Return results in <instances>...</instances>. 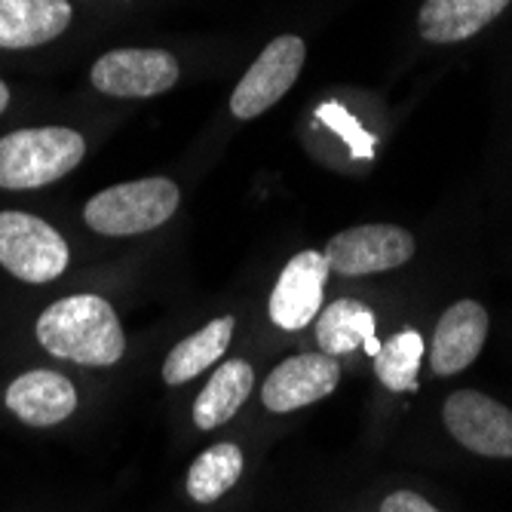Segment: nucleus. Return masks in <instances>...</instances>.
Wrapping results in <instances>:
<instances>
[{
    "instance_id": "nucleus-10",
    "label": "nucleus",
    "mask_w": 512,
    "mask_h": 512,
    "mask_svg": "<svg viewBox=\"0 0 512 512\" xmlns=\"http://www.w3.org/2000/svg\"><path fill=\"white\" fill-rule=\"evenodd\" d=\"M325 283H329V261L322 252H298L279 273L270 292L267 313L273 325L286 332H298L310 325L322 307Z\"/></svg>"
},
{
    "instance_id": "nucleus-17",
    "label": "nucleus",
    "mask_w": 512,
    "mask_h": 512,
    "mask_svg": "<svg viewBox=\"0 0 512 512\" xmlns=\"http://www.w3.org/2000/svg\"><path fill=\"white\" fill-rule=\"evenodd\" d=\"M375 338V313L356 298H341L329 307H322L316 322L319 350L329 356H347L359 350L365 341Z\"/></svg>"
},
{
    "instance_id": "nucleus-8",
    "label": "nucleus",
    "mask_w": 512,
    "mask_h": 512,
    "mask_svg": "<svg viewBox=\"0 0 512 512\" xmlns=\"http://www.w3.org/2000/svg\"><path fill=\"white\" fill-rule=\"evenodd\" d=\"M442 417L448 433L473 454L512 457V411L497 399L476 390H457L448 396Z\"/></svg>"
},
{
    "instance_id": "nucleus-16",
    "label": "nucleus",
    "mask_w": 512,
    "mask_h": 512,
    "mask_svg": "<svg viewBox=\"0 0 512 512\" xmlns=\"http://www.w3.org/2000/svg\"><path fill=\"white\" fill-rule=\"evenodd\" d=\"M234 325H237L234 316H218L209 325H203L200 332H194L191 338H184L178 347H172V353L163 362V381L188 384L200 371L215 365L224 356L230 338H234Z\"/></svg>"
},
{
    "instance_id": "nucleus-14",
    "label": "nucleus",
    "mask_w": 512,
    "mask_h": 512,
    "mask_svg": "<svg viewBox=\"0 0 512 512\" xmlns=\"http://www.w3.org/2000/svg\"><path fill=\"white\" fill-rule=\"evenodd\" d=\"M506 7L509 0H424L417 25L430 43H460L476 37Z\"/></svg>"
},
{
    "instance_id": "nucleus-11",
    "label": "nucleus",
    "mask_w": 512,
    "mask_h": 512,
    "mask_svg": "<svg viewBox=\"0 0 512 512\" xmlns=\"http://www.w3.org/2000/svg\"><path fill=\"white\" fill-rule=\"evenodd\" d=\"M488 338V310L479 301H457L451 304L436 332H433V350L430 362L436 375H457L467 365L476 362Z\"/></svg>"
},
{
    "instance_id": "nucleus-6",
    "label": "nucleus",
    "mask_w": 512,
    "mask_h": 512,
    "mask_svg": "<svg viewBox=\"0 0 512 512\" xmlns=\"http://www.w3.org/2000/svg\"><path fill=\"white\" fill-rule=\"evenodd\" d=\"M178 59L166 50H111L92 62L89 80L114 99H151L178 83Z\"/></svg>"
},
{
    "instance_id": "nucleus-12",
    "label": "nucleus",
    "mask_w": 512,
    "mask_h": 512,
    "mask_svg": "<svg viewBox=\"0 0 512 512\" xmlns=\"http://www.w3.org/2000/svg\"><path fill=\"white\" fill-rule=\"evenodd\" d=\"M7 408L28 427H56L74 414L77 390L59 371L34 368L19 375L7 390Z\"/></svg>"
},
{
    "instance_id": "nucleus-19",
    "label": "nucleus",
    "mask_w": 512,
    "mask_h": 512,
    "mask_svg": "<svg viewBox=\"0 0 512 512\" xmlns=\"http://www.w3.org/2000/svg\"><path fill=\"white\" fill-rule=\"evenodd\" d=\"M424 359V338L405 329L387 344H381V353L375 356V371L387 390L393 393H414L417 390V368Z\"/></svg>"
},
{
    "instance_id": "nucleus-7",
    "label": "nucleus",
    "mask_w": 512,
    "mask_h": 512,
    "mask_svg": "<svg viewBox=\"0 0 512 512\" xmlns=\"http://www.w3.org/2000/svg\"><path fill=\"white\" fill-rule=\"evenodd\" d=\"M329 270L341 276H368L402 267L414 255V237L396 224H362L341 230L325 246Z\"/></svg>"
},
{
    "instance_id": "nucleus-9",
    "label": "nucleus",
    "mask_w": 512,
    "mask_h": 512,
    "mask_svg": "<svg viewBox=\"0 0 512 512\" xmlns=\"http://www.w3.org/2000/svg\"><path fill=\"white\" fill-rule=\"evenodd\" d=\"M341 381V365L329 353H301L279 362L261 387V402L273 414L298 411L332 396Z\"/></svg>"
},
{
    "instance_id": "nucleus-13",
    "label": "nucleus",
    "mask_w": 512,
    "mask_h": 512,
    "mask_svg": "<svg viewBox=\"0 0 512 512\" xmlns=\"http://www.w3.org/2000/svg\"><path fill=\"white\" fill-rule=\"evenodd\" d=\"M74 19L68 0H0V50H31L56 40Z\"/></svg>"
},
{
    "instance_id": "nucleus-21",
    "label": "nucleus",
    "mask_w": 512,
    "mask_h": 512,
    "mask_svg": "<svg viewBox=\"0 0 512 512\" xmlns=\"http://www.w3.org/2000/svg\"><path fill=\"white\" fill-rule=\"evenodd\" d=\"M10 108V86L0 80V114H4Z\"/></svg>"
},
{
    "instance_id": "nucleus-4",
    "label": "nucleus",
    "mask_w": 512,
    "mask_h": 512,
    "mask_svg": "<svg viewBox=\"0 0 512 512\" xmlns=\"http://www.w3.org/2000/svg\"><path fill=\"white\" fill-rule=\"evenodd\" d=\"M71 252L53 224L28 212H0V267L31 286L53 283L68 270Z\"/></svg>"
},
{
    "instance_id": "nucleus-5",
    "label": "nucleus",
    "mask_w": 512,
    "mask_h": 512,
    "mask_svg": "<svg viewBox=\"0 0 512 512\" xmlns=\"http://www.w3.org/2000/svg\"><path fill=\"white\" fill-rule=\"evenodd\" d=\"M307 59V46L295 34L273 37L261 56L252 62V68L237 83L234 96H230V111L237 120H252L270 111L286 92L295 86L301 68Z\"/></svg>"
},
{
    "instance_id": "nucleus-3",
    "label": "nucleus",
    "mask_w": 512,
    "mask_h": 512,
    "mask_svg": "<svg viewBox=\"0 0 512 512\" xmlns=\"http://www.w3.org/2000/svg\"><path fill=\"white\" fill-rule=\"evenodd\" d=\"M181 203L178 184L154 175L105 188L83 206V221L102 237H138L166 224Z\"/></svg>"
},
{
    "instance_id": "nucleus-2",
    "label": "nucleus",
    "mask_w": 512,
    "mask_h": 512,
    "mask_svg": "<svg viewBox=\"0 0 512 512\" xmlns=\"http://www.w3.org/2000/svg\"><path fill=\"white\" fill-rule=\"evenodd\" d=\"M86 157V142L77 129L40 126L0 135V188L34 191L74 172Z\"/></svg>"
},
{
    "instance_id": "nucleus-18",
    "label": "nucleus",
    "mask_w": 512,
    "mask_h": 512,
    "mask_svg": "<svg viewBox=\"0 0 512 512\" xmlns=\"http://www.w3.org/2000/svg\"><path fill=\"white\" fill-rule=\"evenodd\" d=\"M246 457L240 451V445L234 442H221L206 448L188 473V494L197 503H215L218 497H224L230 488H234L243 476Z\"/></svg>"
},
{
    "instance_id": "nucleus-22",
    "label": "nucleus",
    "mask_w": 512,
    "mask_h": 512,
    "mask_svg": "<svg viewBox=\"0 0 512 512\" xmlns=\"http://www.w3.org/2000/svg\"><path fill=\"white\" fill-rule=\"evenodd\" d=\"M362 350H365L371 359H375V356L381 353V341H378V338H371V341H365V344H362Z\"/></svg>"
},
{
    "instance_id": "nucleus-1",
    "label": "nucleus",
    "mask_w": 512,
    "mask_h": 512,
    "mask_svg": "<svg viewBox=\"0 0 512 512\" xmlns=\"http://www.w3.org/2000/svg\"><path fill=\"white\" fill-rule=\"evenodd\" d=\"M34 335L50 356L89 368L114 365L126 350L123 325L99 295H71L50 304L37 316Z\"/></svg>"
},
{
    "instance_id": "nucleus-15",
    "label": "nucleus",
    "mask_w": 512,
    "mask_h": 512,
    "mask_svg": "<svg viewBox=\"0 0 512 512\" xmlns=\"http://www.w3.org/2000/svg\"><path fill=\"white\" fill-rule=\"evenodd\" d=\"M255 384V371L246 359H227L212 375V381L203 387V393L194 402V424L197 430H215L227 424L240 411V405L249 399Z\"/></svg>"
},
{
    "instance_id": "nucleus-20",
    "label": "nucleus",
    "mask_w": 512,
    "mask_h": 512,
    "mask_svg": "<svg viewBox=\"0 0 512 512\" xmlns=\"http://www.w3.org/2000/svg\"><path fill=\"white\" fill-rule=\"evenodd\" d=\"M381 512H439V509L433 503H427L421 494H414V491H393L381 503Z\"/></svg>"
}]
</instances>
